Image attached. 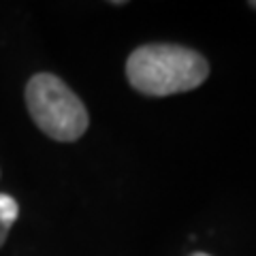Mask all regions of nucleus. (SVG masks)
<instances>
[{
	"mask_svg": "<svg viewBox=\"0 0 256 256\" xmlns=\"http://www.w3.org/2000/svg\"><path fill=\"white\" fill-rule=\"evenodd\" d=\"M207 75V60L198 52L182 45H143L134 50L126 62V77L130 86L148 96H171L194 90Z\"/></svg>",
	"mask_w": 256,
	"mask_h": 256,
	"instance_id": "f257e3e1",
	"label": "nucleus"
},
{
	"mask_svg": "<svg viewBox=\"0 0 256 256\" xmlns=\"http://www.w3.org/2000/svg\"><path fill=\"white\" fill-rule=\"evenodd\" d=\"M26 102L34 124L56 141H77L90 122L79 96L52 73H38L30 79Z\"/></svg>",
	"mask_w": 256,
	"mask_h": 256,
	"instance_id": "f03ea898",
	"label": "nucleus"
},
{
	"mask_svg": "<svg viewBox=\"0 0 256 256\" xmlns=\"http://www.w3.org/2000/svg\"><path fill=\"white\" fill-rule=\"evenodd\" d=\"M20 216V205L13 196L9 194H0V246L6 242V235L13 226V222Z\"/></svg>",
	"mask_w": 256,
	"mask_h": 256,
	"instance_id": "7ed1b4c3",
	"label": "nucleus"
},
{
	"mask_svg": "<svg viewBox=\"0 0 256 256\" xmlns=\"http://www.w3.org/2000/svg\"><path fill=\"white\" fill-rule=\"evenodd\" d=\"M192 256H210V254H205V252H196V254H192Z\"/></svg>",
	"mask_w": 256,
	"mask_h": 256,
	"instance_id": "20e7f679",
	"label": "nucleus"
},
{
	"mask_svg": "<svg viewBox=\"0 0 256 256\" xmlns=\"http://www.w3.org/2000/svg\"><path fill=\"white\" fill-rule=\"evenodd\" d=\"M250 4H252V6H256V2H250Z\"/></svg>",
	"mask_w": 256,
	"mask_h": 256,
	"instance_id": "39448f33",
	"label": "nucleus"
}]
</instances>
